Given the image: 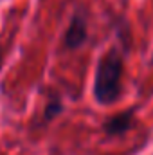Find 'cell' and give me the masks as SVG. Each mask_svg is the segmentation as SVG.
Masks as SVG:
<instances>
[{
    "mask_svg": "<svg viewBox=\"0 0 153 155\" xmlns=\"http://www.w3.org/2000/svg\"><path fill=\"white\" fill-rule=\"evenodd\" d=\"M122 72H124V60L121 49L115 45L110 47L97 61L94 72V99L101 107L114 105L121 96L122 88Z\"/></svg>",
    "mask_w": 153,
    "mask_h": 155,
    "instance_id": "obj_1",
    "label": "cell"
},
{
    "mask_svg": "<svg viewBox=\"0 0 153 155\" xmlns=\"http://www.w3.org/2000/svg\"><path fill=\"white\" fill-rule=\"evenodd\" d=\"M86 38H88V18L83 9H77L70 16L69 27L63 35V45L65 49L76 51L86 41Z\"/></svg>",
    "mask_w": 153,
    "mask_h": 155,
    "instance_id": "obj_2",
    "label": "cell"
},
{
    "mask_svg": "<svg viewBox=\"0 0 153 155\" xmlns=\"http://www.w3.org/2000/svg\"><path fill=\"white\" fill-rule=\"evenodd\" d=\"M132 124H133V110H124L108 117L105 121L103 130L106 135H122L132 128Z\"/></svg>",
    "mask_w": 153,
    "mask_h": 155,
    "instance_id": "obj_3",
    "label": "cell"
},
{
    "mask_svg": "<svg viewBox=\"0 0 153 155\" xmlns=\"http://www.w3.org/2000/svg\"><path fill=\"white\" fill-rule=\"evenodd\" d=\"M63 112V101L60 96H52L49 101H47V107L43 110V121H52L54 117H58Z\"/></svg>",
    "mask_w": 153,
    "mask_h": 155,
    "instance_id": "obj_4",
    "label": "cell"
},
{
    "mask_svg": "<svg viewBox=\"0 0 153 155\" xmlns=\"http://www.w3.org/2000/svg\"><path fill=\"white\" fill-rule=\"evenodd\" d=\"M2 65H4V51L0 47V69H2Z\"/></svg>",
    "mask_w": 153,
    "mask_h": 155,
    "instance_id": "obj_5",
    "label": "cell"
}]
</instances>
